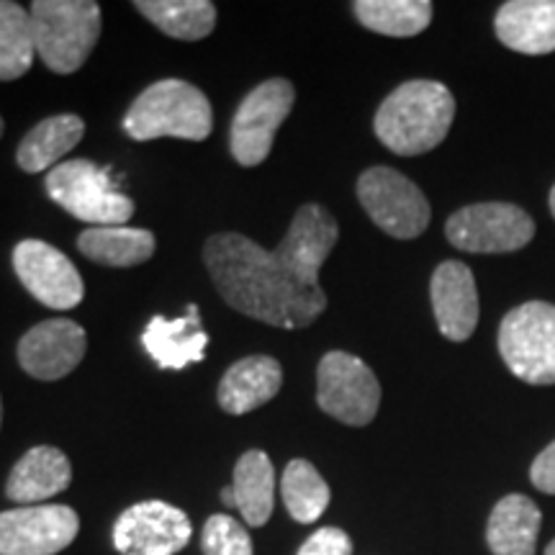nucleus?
<instances>
[{"label":"nucleus","instance_id":"13","mask_svg":"<svg viewBox=\"0 0 555 555\" xmlns=\"http://www.w3.org/2000/svg\"><path fill=\"white\" fill-rule=\"evenodd\" d=\"M13 268L18 281L39 304L54 311L75 309L82 301L86 286L78 268L65 253L41 240H24L13 249Z\"/></svg>","mask_w":555,"mask_h":555},{"label":"nucleus","instance_id":"28","mask_svg":"<svg viewBox=\"0 0 555 555\" xmlns=\"http://www.w3.org/2000/svg\"><path fill=\"white\" fill-rule=\"evenodd\" d=\"M283 502L288 515L301 525L317 522L330 506V486L309 461H291L283 470Z\"/></svg>","mask_w":555,"mask_h":555},{"label":"nucleus","instance_id":"21","mask_svg":"<svg viewBox=\"0 0 555 555\" xmlns=\"http://www.w3.org/2000/svg\"><path fill=\"white\" fill-rule=\"evenodd\" d=\"M540 525L538 504L525 494H509L494 506L486 525V543L494 555H535Z\"/></svg>","mask_w":555,"mask_h":555},{"label":"nucleus","instance_id":"14","mask_svg":"<svg viewBox=\"0 0 555 555\" xmlns=\"http://www.w3.org/2000/svg\"><path fill=\"white\" fill-rule=\"evenodd\" d=\"M88 337L73 319H47L21 337L18 363L37 380H60L86 358Z\"/></svg>","mask_w":555,"mask_h":555},{"label":"nucleus","instance_id":"33","mask_svg":"<svg viewBox=\"0 0 555 555\" xmlns=\"http://www.w3.org/2000/svg\"><path fill=\"white\" fill-rule=\"evenodd\" d=\"M547 204H551V211H553V219H555V185H553V191H551V201H547Z\"/></svg>","mask_w":555,"mask_h":555},{"label":"nucleus","instance_id":"35","mask_svg":"<svg viewBox=\"0 0 555 555\" xmlns=\"http://www.w3.org/2000/svg\"><path fill=\"white\" fill-rule=\"evenodd\" d=\"M0 425H3V399H0Z\"/></svg>","mask_w":555,"mask_h":555},{"label":"nucleus","instance_id":"6","mask_svg":"<svg viewBox=\"0 0 555 555\" xmlns=\"http://www.w3.org/2000/svg\"><path fill=\"white\" fill-rule=\"evenodd\" d=\"M499 356L519 380L555 386V307L527 301L499 324Z\"/></svg>","mask_w":555,"mask_h":555},{"label":"nucleus","instance_id":"3","mask_svg":"<svg viewBox=\"0 0 555 555\" xmlns=\"http://www.w3.org/2000/svg\"><path fill=\"white\" fill-rule=\"evenodd\" d=\"M211 103L196 86L185 80H157L131 103L124 116V131L137 142L159 137L204 142L211 134Z\"/></svg>","mask_w":555,"mask_h":555},{"label":"nucleus","instance_id":"4","mask_svg":"<svg viewBox=\"0 0 555 555\" xmlns=\"http://www.w3.org/2000/svg\"><path fill=\"white\" fill-rule=\"evenodd\" d=\"M37 54L52 73L69 75L86 65L101 37V5L93 0H37L31 3Z\"/></svg>","mask_w":555,"mask_h":555},{"label":"nucleus","instance_id":"18","mask_svg":"<svg viewBox=\"0 0 555 555\" xmlns=\"http://www.w3.org/2000/svg\"><path fill=\"white\" fill-rule=\"evenodd\" d=\"M494 31L512 52H555V0H509L496 11Z\"/></svg>","mask_w":555,"mask_h":555},{"label":"nucleus","instance_id":"29","mask_svg":"<svg viewBox=\"0 0 555 555\" xmlns=\"http://www.w3.org/2000/svg\"><path fill=\"white\" fill-rule=\"evenodd\" d=\"M201 545H204V555H253L249 532L229 515H214L206 519Z\"/></svg>","mask_w":555,"mask_h":555},{"label":"nucleus","instance_id":"27","mask_svg":"<svg viewBox=\"0 0 555 555\" xmlns=\"http://www.w3.org/2000/svg\"><path fill=\"white\" fill-rule=\"evenodd\" d=\"M34 54L37 44H34L31 13L11 0H0V82L24 78Z\"/></svg>","mask_w":555,"mask_h":555},{"label":"nucleus","instance_id":"16","mask_svg":"<svg viewBox=\"0 0 555 555\" xmlns=\"http://www.w3.org/2000/svg\"><path fill=\"white\" fill-rule=\"evenodd\" d=\"M437 330L450 343H466L478 327L476 278L466 262H440L429 283Z\"/></svg>","mask_w":555,"mask_h":555},{"label":"nucleus","instance_id":"1","mask_svg":"<svg viewBox=\"0 0 555 555\" xmlns=\"http://www.w3.org/2000/svg\"><path fill=\"white\" fill-rule=\"evenodd\" d=\"M204 260L229 307L270 327L304 330L327 309L322 286L304 283L275 249H262L245 234H214L204 247Z\"/></svg>","mask_w":555,"mask_h":555},{"label":"nucleus","instance_id":"25","mask_svg":"<svg viewBox=\"0 0 555 555\" xmlns=\"http://www.w3.org/2000/svg\"><path fill=\"white\" fill-rule=\"evenodd\" d=\"M137 11L172 39H206L217 24V5L211 0H139Z\"/></svg>","mask_w":555,"mask_h":555},{"label":"nucleus","instance_id":"10","mask_svg":"<svg viewBox=\"0 0 555 555\" xmlns=\"http://www.w3.org/2000/svg\"><path fill=\"white\" fill-rule=\"evenodd\" d=\"M296 90L288 80L270 78L260 82L247 99L240 103L237 114L232 121V134H229V147L232 157L245 168L266 163L270 150H273L275 131L288 119L294 108Z\"/></svg>","mask_w":555,"mask_h":555},{"label":"nucleus","instance_id":"23","mask_svg":"<svg viewBox=\"0 0 555 555\" xmlns=\"http://www.w3.org/2000/svg\"><path fill=\"white\" fill-rule=\"evenodd\" d=\"M155 234L131 227H90L78 237V249L88 260L106 268H134L155 255Z\"/></svg>","mask_w":555,"mask_h":555},{"label":"nucleus","instance_id":"9","mask_svg":"<svg viewBox=\"0 0 555 555\" xmlns=\"http://www.w3.org/2000/svg\"><path fill=\"white\" fill-rule=\"evenodd\" d=\"M358 198L373 224L388 237L416 240L433 219V208L420 185L393 168L365 170L358 178Z\"/></svg>","mask_w":555,"mask_h":555},{"label":"nucleus","instance_id":"8","mask_svg":"<svg viewBox=\"0 0 555 555\" xmlns=\"http://www.w3.org/2000/svg\"><path fill=\"white\" fill-rule=\"evenodd\" d=\"M446 237L453 247L476 255L517 253L535 237V221L525 208L504 201L457 208L446 221Z\"/></svg>","mask_w":555,"mask_h":555},{"label":"nucleus","instance_id":"7","mask_svg":"<svg viewBox=\"0 0 555 555\" xmlns=\"http://www.w3.org/2000/svg\"><path fill=\"white\" fill-rule=\"evenodd\" d=\"M317 404L343 425H371L380 406L376 373L350 352H327L317 367Z\"/></svg>","mask_w":555,"mask_h":555},{"label":"nucleus","instance_id":"26","mask_svg":"<svg viewBox=\"0 0 555 555\" xmlns=\"http://www.w3.org/2000/svg\"><path fill=\"white\" fill-rule=\"evenodd\" d=\"M352 11L365 29L397 39L416 37L433 21L429 0H358Z\"/></svg>","mask_w":555,"mask_h":555},{"label":"nucleus","instance_id":"22","mask_svg":"<svg viewBox=\"0 0 555 555\" xmlns=\"http://www.w3.org/2000/svg\"><path fill=\"white\" fill-rule=\"evenodd\" d=\"M86 124L75 114H60L39 121L29 134L21 139L16 163L24 172H44L57 168V163L80 144Z\"/></svg>","mask_w":555,"mask_h":555},{"label":"nucleus","instance_id":"34","mask_svg":"<svg viewBox=\"0 0 555 555\" xmlns=\"http://www.w3.org/2000/svg\"><path fill=\"white\" fill-rule=\"evenodd\" d=\"M545 555H555V540H553V543H551V545H547V547H545Z\"/></svg>","mask_w":555,"mask_h":555},{"label":"nucleus","instance_id":"24","mask_svg":"<svg viewBox=\"0 0 555 555\" xmlns=\"http://www.w3.org/2000/svg\"><path fill=\"white\" fill-rule=\"evenodd\" d=\"M234 506L249 527H262L275 506V468L262 450H247L234 466Z\"/></svg>","mask_w":555,"mask_h":555},{"label":"nucleus","instance_id":"5","mask_svg":"<svg viewBox=\"0 0 555 555\" xmlns=\"http://www.w3.org/2000/svg\"><path fill=\"white\" fill-rule=\"evenodd\" d=\"M47 193L69 217L90 227H124L134 214V201L111 183L106 168L90 159H67L52 168Z\"/></svg>","mask_w":555,"mask_h":555},{"label":"nucleus","instance_id":"36","mask_svg":"<svg viewBox=\"0 0 555 555\" xmlns=\"http://www.w3.org/2000/svg\"><path fill=\"white\" fill-rule=\"evenodd\" d=\"M0 137H3V119H0Z\"/></svg>","mask_w":555,"mask_h":555},{"label":"nucleus","instance_id":"31","mask_svg":"<svg viewBox=\"0 0 555 555\" xmlns=\"http://www.w3.org/2000/svg\"><path fill=\"white\" fill-rule=\"evenodd\" d=\"M530 481L538 491L555 496V440L532 461Z\"/></svg>","mask_w":555,"mask_h":555},{"label":"nucleus","instance_id":"12","mask_svg":"<svg viewBox=\"0 0 555 555\" xmlns=\"http://www.w3.org/2000/svg\"><path fill=\"white\" fill-rule=\"evenodd\" d=\"M189 515L165 502H142L121 512L114 545L121 555H176L191 543Z\"/></svg>","mask_w":555,"mask_h":555},{"label":"nucleus","instance_id":"11","mask_svg":"<svg viewBox=\"0 0 555 555\" xmlns=\"http://www.w3.org/2000/svg\"><path fill=\"white\" fill-rule=\"evenodd\" d=\"M80 519L67 504L0 512V555H57L78 538Z\"/></svg>","mask_w":555,"mask_h":555},{"label":"nucleus","instance_id":"20","mask_svg":"<svg viewBox=\"0 0 555 555\" xmlns=\"http://www.w3.org/2000/svg\"><path fill=\"white\" fill-rule=\"evenodd\" d=\"M73 481L67 455L52 446L31 448L13 466L5 494L16 504H39L62 494Z\"/></svg>","mask_w":555,"mask_h":555},{"label":"nucleus","instance_id":"17","mask_svg":"<svg viewBox=\"0 0 555 555\" xmlns=\"http://www.w3.org/2000/svg\"><path fill=\"white\" fill-rule=\"evenodd\" d=\"M142 345L163 371H183L185 365L201 363L206 356L208 335L201 327L196 304H189L185 317H152L142 332Z\"/></svg>","mask_w":555,"mask_h":555},{"label":"nucleus","instance_id":"19","mask_svg":"<svg viewBox=\"0 0 555 555\" xmlns=\"http://www.w3.org/2000/svg\"><path fill=\"white\" fill-rule=\"evenodd\" d=\"M283 386V367L270 356H253L234 363L219 384V406L227 414H247L275 399Z\"/></svg>","mask_w":555,"mask_h":555},{"label":"nucleus","instance_id":"15","mask_svg":"<svg viewBox=\"0 0 555 555\" xmlns=\"http://www.w3.org/2000/svg\"><path fill=\"white\" fill-rule=\"evenodd\" d=\"M339 237L332 214L319 204H307L296 211L286 237L275 247L281 260L309 286H319V270L327 262Z\"/></svg>","mask_w":555,"mask_h":555},{"label":"nucleus","instance_id":"2","mask_svg":"<svg viewBox=\"0 0 555 555\" xmlns=\"http://www.w3.org/2000/svg\"><path fill=\"white\" fill-rule=\"evenodd\" d=\"M455 119L453 93L437 80H409L378 106L376 137L401 157L425 155L448 137Z\"/></svg>","mask_w":555,"mask_h":555},{"label":"nucleus","instance_id":"30","mask_svg":"<svg viewBox=\"0 0 555 555\" xmlns=\"http://www.w3.org/2000/svg\"><path fill=\"white\" fill-rule=\"evenodd\" d=\"M298 555H352V540L339 527H322L298 547Z\"/></svg>","mask_w":555,"mask_h":555},{"label":"nucleus","instance_id":"32","mask_svg":"<svg viewBox=\"0 0 555 555\" xmlns=\"http://www.w3.org/2000/svg\"><path fill=\"white\" fill-rule=\"evenodd\" d=\"M221 496H224V502L229 506H234V491L232 489H224V494H221Z\"/></svg>","mask_w":555,"mask_h":555}]
</instances>
